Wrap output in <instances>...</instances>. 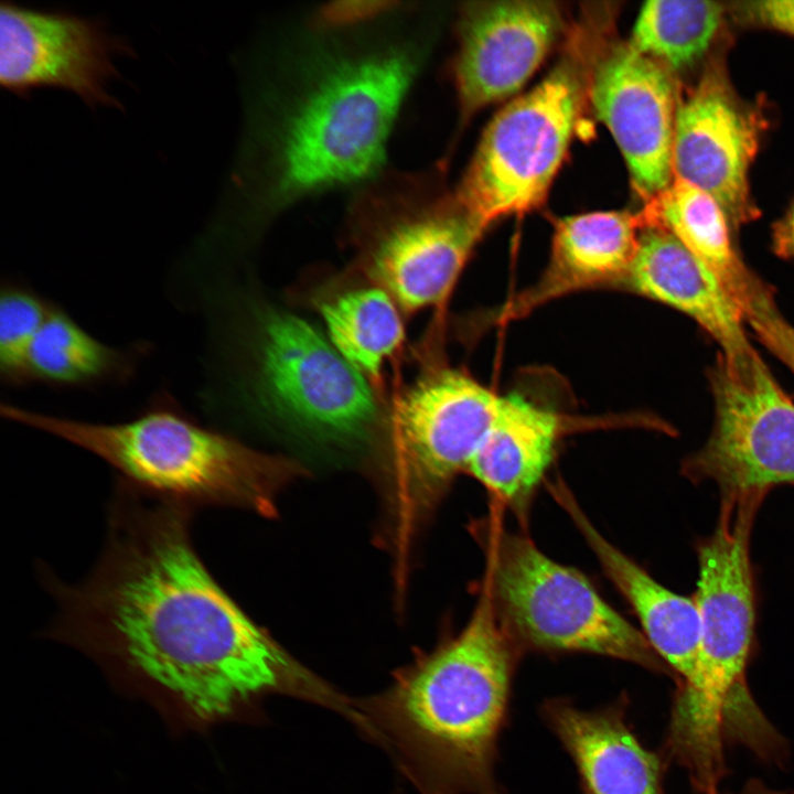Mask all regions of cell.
Listing matches in <instances>:
<instances>
[{"mask_svg": "<svg viewBox=\"0 0 794 794\" xmlns=\"http://www.w3.org/2000/svg\"><path fill=\"white\" fill-rule=\"evenodd\" d=\"M544 716L572 758L587 794H663L662 760L626 723L625 698L596 710L550 699Z\"/></svg>", "mask_w": 794, "mask_h": 794, "instance_id": "e0dca14e", "label": "cell"}, {"mask_svg": "<svg viewBox=\"0 0 794 794\" xmlns=\"http://www.w3.org/2000/svg\"><path fill=\"white\" fill-rule=\"evenodd\" d=\"M320 312L332 345L363 374H378L403 342L397 302L377 285L339 293Z\"/></svg>", "mask_w": 794, "mask_h": 794, "instance_id": "603a6c76", "label": "cell"}, {"mask_svg": "<svg viewBox=\"0 0 794 794\" xmlns=\"http://www.w3.org/2000/svg\"><path fill=\"white\" fill-rule=\"evenodd\" d=\"M710 382L713 429L685 474L711 480L723 493L794 484V404L758 353L740 364L720 355Z\"/></svg>", "mask_w": 794, "mask_h": 794, "instance_id": "30bf717a", "label": "cell"}, {"mask_svg": "<svg viewBox=\"0 0 794 794\" xmlns=\"http://www.w3.org/2000/svg\"><path fill=\"white\" fill-rule=\"evenodd\" d=\"M350 224L366 270L407 310L448 294L486 228L455 194L431 195L415 172L369 180L352 201Z\"/></svg>", "mask_w": 794, "mask_h": 794, "instance_id": "5b68a950", "label": "cell"}, {"mask_svg": "<svg viewBox=\"0 0 794 794\" xmlns=\"http://www.w3.org/2000/svg\"><path fill=\"white\" fill-rule=\"evenodd\" d=\"M1 416L103 459L122 480L190 506L261 507L273 460L203 426L168 393L122 422H90L1 404Z\"/></svg>", "mask_w": 794, "mask_h": 794, "instance_id": "277c9868", "label": "cell"}, {"mask_svg": "<svg viewBox=\"0 0 794 794\" xmlns=\"http://www.w3.org/2000/svg\"><path fill=\"white\" fill-rule=\"evenodd\" d=\"M132 55L131 44L100 19L1 2L0 84L19 97L57 88L90 108H121L110 86L119 77L117 58Z\"/></svg>", "mask_w": 794, "mask_h": 794, "instance_id": "8fae6325", "label": "cell"}, {"mask_svg": "<svg viewBox=\"0 0 794 794\" xmlns=\"http://www.w3.org/2000/svg\"><path fill=\"white\" fill-rule=\"evenodd\" d=\"M515 650L487 583L463 631L353 699L358 727L419 794H506L495 774Z\"/></svg>", "mask_w": 794, "mask_h": 794, "instance_id": "3957f363", "label": "cell"}, {"mask_svg": "<svg viewBox=\"0 0 794 794\" xmlns=\"http://www.w3.org/2000/svg\"><path fill=\"white\" fill-rule=\"evenodd\" d=\"M740 7L752 22L794 36V0L750 1Z\"/></svg>", "mask_w": 794, "mask_h": 794, "instance_id": "4316f807", "label": "cell"}, {"mask_svg": "<svg viewBox=\"0 0 794 794\" xmlns=\"http://www.w3.org/2000/svg\"><path fill=\"white\" fill-rule=\"evenodd\" d=\"M141 350L107 345L54 304L26 355L25 384L87 387L129 379Z\"/></svg>", "mask_w": 794, "mask_h": 794, "instance_id": "7402d4cb", "label": "cell"}, {"mask_svg": "<svg viewBox=\"0 0 794 794\" xmlns=\"http://www.w3.org/2000/svg\"><path fill=\"white\" fill-rule=\"evenodd\" d=\"M591 100L626 161L634 189L650 201L673 181L676 105L668 73L629 44L619 45L598 64Z\"/></svg>", "mask_w": 794, "mask_h": 794, "instance_id": "5bb4252c", "label": "cell"}, {"mask_svg": "<svg viewBox=\"0 0 794 794\" xmlns=\"http://www.w3.org/2000/svg\"><path fill=\"white\" fill-rule=\"evenodd\" d=\"M497 547L492 594L500 616L525 644L598 654L666 672L643 633L579 571L554 561L519 535L505 534Z\"/></svg>", "mask_w": 794, "mask_h": 794, "instance_id": "52a82bcc", "label": "cell"}, {"mask_svg": "<svg viewBox=\"0 0 794 794\" xmlns=\"http://www.w3.org/2000/svg\"><path fill=\"white\" fill-rule=\"evenodd\" d=\"M421 58L415 39L315 52L275 124L246 121L216 213L224 227L238 235L275 208L379 174Z\"/></svg>", "mask_w": 794, "mask_h": 794, "instance_id": "7a4b0ae2", "label": "cell"}, {"mask_svg": "<svg viewBox=\"0 0 794 794\" xmlns=\"http://www.w3.org/2000/svg\"><path fill=\"white\" fill-rule=\"evenodd\" d=\"M53 307V302L25 286L3 283L0 293V374L8 385H25L28 352Z\"/></svg>", "mask_w": 794, "mask_h": 794, "instance_id": "d4e9b609", "label": "cell"}, {"mask_svg": "<svg viewBox=\"0 0 794 794\" xmlns=\"http://www.w3.org/2000/svg\"><path fill=\"white\" fill-rule=\"evenodd\" d=\"M554 493L607 576L633 608L651 647L679 675L680 680L686 679L695 668L700 645V619L695 600L658 583L608 541L564 486L554 485Z\"/></svg>", "mask_w": 794, "mask_h": 794, "instance_id": "d6986e66", "label": "cell"}, {"mask_svg": "<svg viewBox=\"0 0 794 794\" xmlns=\"http://www.w3.org/2000/svg\"><path fill=\"white\" fill-rule=\"evenodd\" d=\"M498 396L468 373L432 371L398 399L390 421V472L397 538L419 519L481 443ZM401 547V546H400Z\"/></svg>", "mask_w": 794, "mask_h": 794, "instance_id": "9c48e42d", "label": "cell"}, {"mask_svg": "<svg viewBox=\"0 0 794 794\" xmlns=\"http://www.w3.org/2000/svg\"><path fill=\"white\" fill-rule=\"evenodd\" d=\"M762 126L761 115L739 98L717 63L676 106L673 175L713 197L736 228L758 214L748 173Z\"/></svg>", "mask_w": 794, "mask_h": 794, "instance_id": "7c38bea8", "label": "cell"}, {"mask_svg": "<svg viewBox=\"0 0 794 794\" xmlns=\"http://www.w3.org/2000/svg\"><path fill=\"white\" fill-rule=\"evenodd\" d=\"M782 792L775 791L773 788H770L763 781L760 779H750L744 784L742 790L738 793L732 794H781Z\"/></svg>", "mask_w": 794, "mask_h": 794, "instance_id": "f1b7e54d", "label": "cell"}, {"mask_svg": "<svg viewBox=\"0 0 794 794\" xmlns=\"http://www.w3.org/2000/svg\"><path fill=\"white\" fill-rule=\"evenodd\" d=\"M765 493H723L716 529L698 546L699 577L694 600L701 633L690 675L720 680L745 677L754 627L750 534Z\"/></svg>", "mask_w": 794, "mask_h": 794, "instance_id": "4fadbf2b", "label": "cell"}, {"mask_svg": "<svg viewBox=\"0 0 794 794\" xmlns=\"http://www.w3.org/2000/svg\"><path fill=\"white\" fill-rule=\"evenodd\" d=\"M561 28L549 1H492L461 17L454 81L463 117L515 94L535 73Z\"/></svg>", "mask_w": 794, "mask_h": 794, "instance_id": "9a60e30c", "label": "cell"}, {"mask_svg": "<svg viewBox=\"0 0 794 794\" xmlns=\"http://www.w3.org/2000/svg\"><path fill=\"white\" fill-rule=\"evenodd\" d=\"M236 329L248 371L245 396L300 431L331 440L364 436L379 411L360 369L305 320L272 308H250Z\"/></svg>", "mask_w": 794, "mask_h": 794, "instance_id": "8992f818", "label": "cell"}, {"mask_svg": "<svg viewBox=\"0 0 794 794\" xmlns=\"http://www.w3.org/2000/svg\"><path fill=\"white\" fill-rule=\"evenodd\" d=\"M773 247L784 258L794 259V205L773 229Z\"/></svg>", "mask_w": 794, "mask_h": 794, "instance_id": "83f0119b", "label": "cell"}, {"mask_svg": "<svg viewBox=\"0 0 794 794\" xmlns=\"http://www.w3.org/2000/svg\"><path fill=\"white\" fill-rule=\"evenodd\" d=\"M762 343L794 373V328L779 313L771 292H764L744 311Z\"/></svg>", "mask_w": 794, "mask_h": 794, "instance_id": "484cf974", "label": "cell"}, {"mask_svg": "<svg viewBox=\"0 0 794 794\" xmlns=\"http://www.w3.org/2000/svg\"><path fill=\"white\" fill-rule=\"evenodd\" d=\"M723 12V6L713 1H647L636 19L629 45L663 67L683 68L708 50Z\"/></svg>", "mask_w": 794, "mask_h": 794, "instance_id": "cb8c5ba5", "label": "cell"}, {"mask_svg": "<svg viewBox=\"0 0 794 794\" xmlns=\"http://www.w3.org/2000/svg\"><path fill=\"white\" fill-rule=\"evenodd\" d=\"M642 227L641 214L629 212H596L558 221L546 271L517 310L570 291L622 282Z\"/></svg>", "mask_w": 794, "mask_h": 794, "instance_id": "ffe728a7", "label": "cell"}, {"mask_svg": "<svg viewBox=\"0 0 794 794\" xmlns=\"http://www.w3.org/2000/svg\"><path fill=\"white\" fill-rule=\"evenodd\" d=\"M192 512L121 480L93 572L74 586L46 581L60 608L52 634L203 722L270 694L340 712L345 696L289 656L208 572L191 538Z\"/></svg>", "mask_w": 794, "mask_h": 794, "instance_id": "6da1fadb", "label": "cell"}, {"mask_svg": "<svg viewBox=\"0 0 794 794\" xmlns=\"http://www.w3.org/2000/svg\"><path fill=\"white\" fill-rule=\"evenodd\" d=\"M622 282L693 318L718 342L728 363L744 362L755 352L740 308L716 273L667 229L643 225Z\"/></svg>", "mask_w": 794, "mask_h": 794, "instance_id": "2e32d148", "label": "cell"}, {"mask_svg": "<svg viewBox=\"0 0 794 794\" xmlns=\"http://www.w3.org/2000/svg\"><path fill=\"white\" fill-rule=\"evenodd\" d=\"M581 97L577 72L564 63L501 109L454 193L462 208L486 227L537 207L567 152Z\"/></svg>", "mask_w": 794, "mask_h": 794, "instance_id": "ba28073f", "label": "cell"}, {"mask_svg": "<svg viewBox=\"0 0 794 794\" xmlns=\"http://www.w3.org/2000/svg\"><path fill=\"white\" fill-rule=\"evenodd\" d=\"M562 429L550 406L512 390L498 396L492 421L466 470L494 497L524 507L552 461Z\"/></svg>", "mask_w": 794, "mask_h": 794, "instance_id": "ac0fdd59", "label": "cell"}, {"mask_svg": "<svg viewBox=\"0 0 794 794\" xmlns=\"http://www.w3.org/2000/svg\"><path fill=\"white\" fill-rule=\"evenodd\" d=\"M781 794H794V791H791V792H782Z\"/></svg>", "mask_w": 794, "mask_h": 794, "instance_id": "f546056e", "label": "cell"}, {"mask_svg": "<svg viewBox=\"0 0 794 794\" xmlns=\"http://www.w3.org/2000/svg\"><path fill=\"white\" fill-rule=\"evenodd\" d=\"M643 225L663 227L676 236L718 277L740 308L745 309L766 289L744 266L729 234L730 225L717 201L697 186L673 178L647 201Z\"/></svg>", "mask_w": 794, "mask_h": 794, "instance_id": "44dd1931", "label": "cell"}]
</instances>
